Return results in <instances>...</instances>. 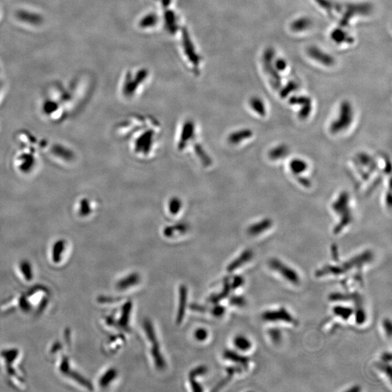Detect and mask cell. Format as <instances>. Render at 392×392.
<instances>
[{
  "label": "cell",
  "mask_w": 392,
  "mask_h": 392,
  "mask_svg": "<svg viewBox=\"0 0 392 392\" xmlns=\"http://www.w3.org/2000/svg\"><path fill=\"white\" fill-rule=\"evenodd\" d=\"M207 373V368L204 365L198 366L193 370H192L189 373V381L191 383L192 389L193 391L196 392H202L203 391V388L201 387V385L199 384L196 381V377L200 376H203V375L206 374Z\"/></svg>",
  "instance_id": "ba28073f"
},
{
  "label": "cell",
  "mask_w": 392,
  "mask_h": 392,
  "mask_svg": "<svg viewBox=\"0 0 392 392\" xmlns=\"http://www.w3.org/2000/svg\"><path fill=\"white\" fill-rule=\"evenodd\" d=\"M383 328L388 337H391L392 332L391 322L389 319H385L383 322Z\"/></svg>",
  "instance_id": "836d02e7"
},
{
  "label": "cell",
  "mask_w": 392,
  "mask_h": 392,
  "mask_svg": "<svg viewBox=\"0 0 392 392\" xmlns=\"http://www.w3.org/2000/svg\"><path fill=\"white\" fill-rule=\"evenodd\" d=\"M359 390L358 388V386H354V388H350V389L349 390V391H359Z\"/></svg>",
  "instance_id": "ab89813d"
},
{
  "label": "cell",
  "mask_w": 392,
  "mask_h": 392,
  "mask_svg": "<svg viewBox=\"0 0 392 392\" xmlns=\"http://www.w3.org/2000/svg\"><path fill=\"white\" fill-rule=\"evenodd\" d=\"M187 230V227L184 225H179L177 226H174V227H169L165 228L164 231V236L166 237H172L173 234L175 233V232H179V233H184Z\"/></svg>",
  "instance_id": "4316f807"
},
{
  "label": "cell",
  "mask_w": 392,
  "mask_h": 392,
  "mask_svg": "<svg viewBox=\"0 0 392 392\" xmlns=\"http://www.w3.org/2000/svg\"><path fill=\"white\" fill-rule=\"evenodd\" d=\"M66 242L65 240L60 239L56 241L53 246L52 260L53 263L58 264L62 260L63 255L66 250Z\"/></svg>",
  "instance_id": "8fae6325"
},
{
  "label": "cell",
  "mask_w": 392,
  "mask_h": 392,
  "mask_svg": "<svg viewBox=\"0 0 392 392\" xmlns=\"http://www.w3.org/2000/svg\"><path fill=\"white\" fill-rule=\"evenodd\" d=\"M132 309H133V302L128 301L123 306L121 318H120L119 322H118V324H119L120 328H123V329H127Z\"/></svg>",
  "instance_id": "2e32d148"
},
{
  "label": "cell",
  "mask_w": 392,
  "mask_h": 392,
  "mask_svg": "<svg viewBox=\"0 0 392 392\" xmlns=\"http://www.w3.org/2000/svg\"><path fill=\"white\" fill-rule=\"evenodd\" d=\"M373 258L372 253L370 251H366L363 254H359L358 256H355L352 259L349 260L345 264H344V271H347V270H349L351 268H358L359 266H362L364 264L369 263L371 261Z\"/></svg>",
  "instance_id": "52a82bcc"
},
{
  "label": "cell",
  "mask_w": 392,
  "mask_h": 392,
  "mask_svg": "<svg viewBox=\"0 0 392 392\" xmlns=\"http://www.w3.org/2000/svg\"><path fill=\"white\" fill-rule=\"evenodd\" d=\"M269 335H270L271 340L273 341L275 344H278L279 342L281 341V333H280V331L279 330H270V331H269Z\"/></svg>",
  "instance_id": "4dcf8cb0"
},
{
  "label": "cell",
  "mask_w": 392,
  "mask_h": 392,
  "mask_svg": "<svg viewBox=\"0 0 392 392\" xmlns=\"http://www.w3.org/2000/svg\"><path fill=\"white\" fill-rule=\"evenodd\" d=\"M230 303L232 305L241 307L246 305V301L243 297H232L230 298Z\"/></svg>",
  "instance_id": "f546056e"
},
{
  "label": "cell",
  "mask_w": 392,
  "mask_h": 392,
  "mask_svg": "<svg viewBox=\"0 0 392 392\" xmlns=\"http://www.w3.org/2000/svg\"><path fill=\"white\" fill-rule=\"evenodd\" d=\"M273 224L271 219H264L259 222H256L254 225L250 226L248 229V232L252 236H257L270 229L273 226Z\"/></svg>",
  "instance_id": "30bf717a"
},
{
  "label": "cell",
  "mask_w": 392,
  "mask_h": 392,
  "mask_svg": "<svg viewBox=\"0 0 392 392\" xmlns=\"http://www.w3.org/2000/svg\"><path fill=\"white\" fill-rule=\"evenodd\" d=\"M121 300V298L118 297H104V296H102V297L98 298L99 302L103 303V304H105V303L117 302V301Z\"/></svg>",
  "instance_id": "d590c367"
},
{
  "label": "cell",
  "mask_w": 392,
  "mask_h": 392,
  "mask_svg": "<svg viewBox=\"0 0 392 392\" xmlns=\"http://www.w3.org/2000/svg\"><path fill=\"white\" fill-rule=\"evenodd\" d=\"M233 343L234 347L239 349V350L249 351L252 347V344L250 342L249 338H246L244 335H238L234 338Z\"/></svg>",
  "instance_id": "d6986e66"
},
{
  "label": "cell",
  "mask_w": 392,
  "mask_h": 392,
  "mask_svg": "<svg viewBox=\"0 0 392 392\" xmlns=\"http://www.w3.org/2000/svg\"><path fill=\"white\" fill-rule=\"evenodd\" d=\"M269 265H270V268L277 272V273L280 274L285 280L291 283L297 285L300 282V277L299 276L295 270L289 267L286 264L282 263L280 260L277 259V258H273V259L270 260Z\"/></svg>",
  "instance_id": "277c9868"
},
{
  "label": "cell",
  "mask_w": 392,
  "mask_h": 392,
  "mask_svg": "<svg viewBox=\"0 0 392 392\" xmlns=\"http://www.w3.org/2000/svg\"><path fill=\"white\" fill-rule=\"evenodd\" d=\"M253 252L251 250H246L239 257L233 260L227 267V270L228 273H232L237 269L241 268L245 263H248L253 257Z\"/></svg>",
  "instance_id": "9c48e42d"
},
{
  "label": "cell",
  "mask_w": 392,
  "mask_h": 392,
  "mask_svg": "<svg viewBox=\"0 0 392 392\" xmlns=\"http://www.w3.org/2000/svg\"><path fill=\"white\" fill-rule=\"evenodd\" d=\"M140 277L139 274L133 273L119 280L117 284H116V288H117L118 290H126V289H129L130 287L137 285L140 282Z\"/></svg>",
  "instance_id": "7c38bea8"
},
{
  "label": "cell",
  "mask_w": 392,
  "mask_h": 392,
  "mask_svg": "<svg viewBox=\"0 0 392 392\" xmlns=\"http://www.w3.org/2000/svg\"><path fill=\"white\" fill-rule=\"evenodd\" d=\"M250 106L255 112L257 113L258 115L261 116L266 115V107H265L263 100L259 97H252L250 100Z\"/></svg>",
  "instance_id": "ffe728a7"
},
{
  "label": "cell",
  "mask_w": 392,
  "mask_h": 392,
  "mask_svg": "<svg viewBox=\"0 0 392 392\" xmlns=\"http://www.w3.org/2000/svg\"><path fill=\"white\" fill-rule=\"evenodd\" d=\"M332 208L337 215L341 216L338 225L335 227V234L339 233L345 227H347L352 221V212L349 207V195L347 192H343L332 204Z\"/></svg>",
  "instance_id": "6da1fadb"
},
{
  "label": "cell",
  "mask_w": 392,
  "mask_h": 392,
  "mask_svg": "<svg viewBox=\"0 0 392 392\" xmlns=\"http://www.w3.org/2000/svg\"><path fill=\"white\" fill-rule=\"evenodd\" d=\"M117 374V371L114 369H111L109 371H106L104 373L103 376L100 378V381H99L101 387L105 388L106 386H109L115 379Z\"/></svg>",
  "instance_id": "603a6c76"
},
{
  "label": "cell",
  "mask_w": 392,
  "mask_h": 392,
  "mask_svg": "<svg viewBox=\"0 0 392 392\" xmlns=\"http://www.w3.org/2000/svg\"><path fill=\"white\" fill-rule=\"evenodd\" d=\"M190 307H191L192 310L194 311H198V312L203 313L206 311V308L205 307V306L199 305V304H192Z\"/></svg>",
  "instance_id": "8d00e7d4"
},
{
  "label": "cell",
  "mask_w": 392,
  "mask_h": 392,
  "mask_svg": "<svg viewBox=\"0 0 392 392\" xmlns=\"http://www.w3.org/2000/svg\"><path fill=\"white\" fill-rule=\"evenodd\" d=\"M253 135V133L251 130L250 129H242L239 130L238 132H234L232 133L229 136L228 141L231 144H234V145H237L239 144L240 142L244 141V140H247Z\"/></svg>",
  "instance_id": "e0dca14e"
},
{
  "label": "cell",
  "mask_w": 392,
  "mask_h": 392,
  "mask_svg": "<svg viewBox=\"0 0 392 392\" xmlns=\"http://www.w3.org/2000/svg\"><path fill=\"white\" fill-rule=\"evenodd\" d=\"M223 356L225 359L241 364V367L244 368V369H247L249 362V359L248 357L241 355V354L232 350L225 351Z\"/></svg>",
  "instance_id": "4fadbf2b"
},
{
  "label": "cell",
  "mask_w": 392,
  "mask_h": 392,
  "mask_svg": "<svg viewBox=\"0 0 392 392\" xmlns=\"http://www.w3.org/2000/svg\"><path fill=\"white\" fill-rule=\"evenodd\" d=\"M309 55L313 59L316 60L318 62L323 63V64L329 66L333 63V58L330 57L329 55L325 54L323 51L320 50V49L316 47H311L309 49Z\"/></svg>",
  "instance_id": "9a60e30c"
},
{
  "label": "cell",
  "mask_w": 392,
  "mask_h": 392,
  "mask_svg": "<svg viewBox=\"0 0 392 392\" xmlns=\"http://www.w3.org/2000/svg\"><path fill=\"white\" fill-rule=\"evenodd\" d=\"M60 369H61V371L63 373H68V371H69V362H68V359L66 358V357L63 359L62 363H61Z\"/></svg>",
  "instance_id": "74e56055"
},
{
  "label": "cell",
  "mask_w": 392,
  "mask_h": 392,
  "mask_svg": "<svg viewBox=\"0 0 392 392\" xmlns=\"http://www.w3.org/2000/svg\"><path fill=\"white\" fill-rule=\"evenodd\" d=\"M18 354V350H16V349H10V350L4 351L3 356L8 362H12V361L15 360L16 359Z\"/></svg>",
  "instance_id": "83f0119b"
},
{
  "label": "cell",
  "mask_w": 392,
  "mask_h": 392,
  "mask_svg": "<svg viewBox=\"0 0 392 392\" xmlns=\"http://www.w3.org/2000/svg\"><path fill=\"white\" fill-rule=\"evenodd\" d=\"M20 271L25 280L31 281L33 279V270L32 265L28 261H22L20 264Z\"/></svg>",
  "instance_id": "d4e9b609"
},
{
  "label": "cell",
  "mask_w": 392,
  "mask_h": 392,
  "mask_svg": "<svg viewBox=\"0 0 392 392\" xmlns=\"http://www.w3.org/2000/svg\"><path fill=\"white\" fill-rule=\"evenodd\" d=\"M244 284V277L241 276H236L234 277L233 281L230 283L231 289H237L238 288L242 286Z\"/></svg>",
  "instance_id": "d6a6232c"
},
{
  "label": "cell",
  "mask_w": 392,
  "mask_h": 392,
  "mask_svg": "<svg viewBox=\"0 0 392 392\" xmlns=\"http://www.w3.org/2000/svg\"><path fill=\"white\" fill-rule=\"evenodd\" d=\"M307 168L308 164L303 159H294L290 162L291 171L296 175L305 172Z\"/></svg>",
  "instance_id": "ac0fdd59"
},
{
  "label": "cell",
  "mask_w": 392,
  "mask_h": 392,
  "mask_svg": "<svg viewBox=\"0 0 392 392\" xmlns=\"http://www.w3.org/2000/svg\"><path fill=\"white\" fill-rule=\"evenodd\" d=\"M225 308L224 307V306L220 305L215 306V307H214V309H212V314H213L214 316L217 317V318L222 317L224 314H225Z\"/></svg>",
  "instance_id": "e575fe53"
},
{
  "label": "cell",
  "mask_w": 392,
  "mask_h": 392,
  "mask_svg": "<svg viewBox=\"0 0 392 392\" xmlns=\"http://www.w3.org/2000/svg\"><path fill=\"white\" fill-rule=\"evenodd\" d=\"M144 330H145V335L147 338L150 341L152 345L151 354L155 366L159 370L165 369L166 362L163 357L162 352H161L160 346L157 339L156 334H155V329L153 328L151 322L149 320H145L143 323Z\"/></svg>",
  "instance_id": "3957f363"
},
{
  "label": "cell",
  "mask_w": 392,
  "mask_h": 392,
  "mask_svg": "<svg viewBox=\"0 0 392 392\" xmlns=\"http://www.w3.org/2000/svg\"><path fill=\"white\" fill-rule=\"evenodd\" d=\"M310 25V20L306 18H302L293 22L292 27L293 31H295V32L299 31V32H301V31L306 30V29H309Z\"/></svg>",
  "instance_id": "484cf974"
},
{
  "label": "cell",
  "mask_w": 392,
  "mask_h": 392,
  "mask_svg": "<svg viewBox=\"0 0 392 392\" xmlns=\"http://www.w3.org/2000/svg\"><path fill=\"white\" fill-rule=\"evenodd\" d=\"M262 318L266 322H284L285 323H296L295 319L285 308L281 307L275 310H268L263 312Z\"/></svg>",
  "instance_id": "5b68a950"
},
{
  "label": "cell",
  "mask_w": 392,
  "mask_h": 392,
  "mask_svg": "<svg viewBox=\"0 0 392 392\" xmlns=\"http://www.w3.org/2000/svg\"><path fill=\"white\" fill-rule=\"evenodd\" d=\"M179 293V307H178L177 318H176V323L177 325L182 323L186 316L187 298H188V289L186 285H180Z\"/></svg>",
  "instance_id": "8992f818"
},
{
  "label": "cell",
  "mask_w": 392,
  "mask_h": 392,
  "mask_svg": "<svg viewBox=\"0 0 392 392\" xmlns=\"http://www.w3.org/2000/svg\"><path fill=\"white\" fill-rule=\"evenodd\" d=\"M366 319H367V316L364 309H359L355 311V321L357 324H363Z\"/></svg>",
  "instance_id": "f1b7e54d"
},
{
  "label": "cell",
  "mask_w": 392,
  "mask_h": 392,
  "mask_svg": "<svg viewBox=\"0 0 392 392\" xmlns=\"http://www.w3.org/2000/svg\"><path fill=\"white\" fill-rule=\"evenodd\" d=\"M17 17L21 21L25 22L33 25H39L42 22V18L40 15L31 12L20 10L17 13Z\"/></svg>",
  "instance_id": "5bb4252c"
},
{
  "label": "cell",
  "mask_w": 392,
  "mask_h": 392,
  "mask_svg": "<svg viewBox=\"0 0 392 392\" xmlns=\"http://www.w3.org/2000/svg\"><path fill=\"white\" fill-rule=\"evenodd\" d=\"M333 312L335 316L339 317L345 321H347L354 314V310L347 306H335L333 307Z\"/></svg>",
  "instance_id": "7402d4cb"
},
{
  "label": "cell",
  "mask_w": 392,
  "mask_h": 392,
  "mask_svg": "<svg viewBox=\"0 0 392 392\" xmlns=\"http://www.w3.org/2000/svg\"><path fill=\"white\" fill-rule=\"evenodd\" d=\"M285 64H286V63L285 62V61H283V60H278L277 62V68H278V69L282 70V71H284V70L285 69Z\"/></svg>",
  "instance_id": "f35d334b"
},
{
  "label": "cell",
  "mask_w": 392,
  "mask_h": 392,
  "mask_svg": "<svg viewBox=\"0 0 392 392\" xmlns=\"http://www.w3.org/2000/svg\"><path fill=\"white\" fill-rule=\"evenodd\" d=\"M195 337L199 342H203L208 337V332L206 330L203 329V328H199V329L196 330V332H195Z\"/></svg>",
  "instance_id": "1f68e13d"
},
{
  "label": "cell",
  "mask_w": 392,
  "mask_h": 392,
  "mask_svg": "<svg viewBox=\"0 0 392 392\" xmlns=\"http://www.w3.org/2000/svg\"><path fill=\"white\" fill-rule=\"evenodd\" d=\"M289 148L285 145H280L275 147L270 150L269 153V156L273 160H277V159H282L286 156L289 153Z\"/></svg>",
  "instance_id": "44dd1931"
},
{
  "label": "cell",
  "mask_w": 392,
  "mask_h": 392,
  "mask_svg": "<svg viewBox=\"0 0 392 392\" xmlns=\"http://www.w3.org/2000/svg\"><path fill=\"white\" fill-rule=\"evenodd\" d=\"M354 119V111L348 101H345L341 105L338 117L330 124V133L338 134L347 129L352 124Z\"/></svg>",
  "instance_id": "7a4b0ae2"
},
{
  "label": "cell",
  "mask_w": 392,
  "mask_h": 392,
  "mask_svg": "<svg viewBox=\"0 0 392 392\" xmlns=\"http://www.w3.org/2000/svg\"><path fill=\"white\" fill-rule=\"evenodd\" d=\"M230 283L228 281H226L225 285H224L223 290L217 294V295H213L210 297V301L214 304H217L220 302L222 299H225L226 297H228L231 291Z\"/></svg>",
  "instance_id": "cb8c5ba5"
}]
</instances>
